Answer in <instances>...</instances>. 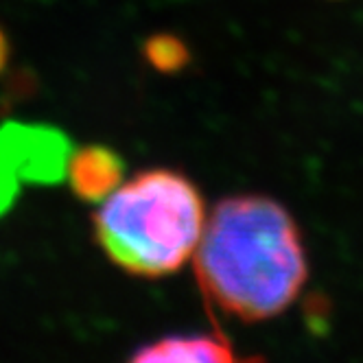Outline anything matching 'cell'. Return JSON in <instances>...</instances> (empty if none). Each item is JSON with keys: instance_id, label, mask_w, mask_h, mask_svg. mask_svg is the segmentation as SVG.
Masks as SVG:
<instances>
[{"instance_id": "1", "label": "cell", "mask_w": 363, "mask_h": 363, "mask_svg": "<svg viewBox=\"0 0 363 363\" xmlns=\"http://www.w3.org/2000/svg\"><path fill=\"white\" fill-rule=\"evenodd\" d=\"M206 298L228 315L263 322L284 313L308 280L294 215L267 195H232L206 219L193 254Z\"/></svg>"}, {"instance_id": "2", "label": "cell", "mask_w": 363, "mask_h": 363, "mask_svg": "<svg viewBox=\"0 0 363 363\" xmlns=\"http://www.w3.org/2000/svg\"><path fill=\"white\" fill-rule=\"evenodd\" d=\"M101 252L138 278L184 267L203 235L206 203L195 182L175 169H147L121 184L92 215Z\"/></svg>"}, {"instance_id": "3", "label": "cell", "mask_w": 363, "mask_h": 363, "mask_svg": "<svg viewBox=\"0 0 363 363\" xmlns=\"http://www.w3.org/2000/svg\"><path fill=\"white\" fill-rule=\"evenodd\" d=\"M70 191L88 203H101L110 197L125 177V162L106 145H88L72 153L68 160Z\"/></svg>"}, {"instance_id": "4", "label": "cell", "mask_w": 363, "mask_h": 363, "mask_svg": "<svg viewBox=\"0 0 363 363\" xmlns=\"http://www.w3.org/2000/svg\"><path fill=\"white\" fill-rule=\"evenodd\" d=\"M136 363H230L237 352L219 335H167L140 346L132 357Z\"/></svg>"}, {"instance_id": "5", "label": "cell", "mask_w": 363, "mask_h": 363, "mask_svg": "<svg viewBox=\"0 0 363 363\" xmlns=\"http://www.w3.org/2000/svg\"><path fill=\"white\" fill-rule=\"evenodd\" d=\"M143 55L153 70H158L162 74L184 70L191 62L189 46L171 33H155L147 38L143 44Z\"/></svg>"}, {"instance_id": "6", "label": "cell", "mask_w": 363, "mask_h": 363, "mask_svg": "<svg viewBox=\"0 0 363 363\" xmlns=\"http://www.w3.org/2000/svg\"><path fill=\"white\" fill-rule=\"evenodd\" d=\"M9 62V42H7V35L3 33V29H0V72L5 70Z\"/></svg>"}]
</instances>
